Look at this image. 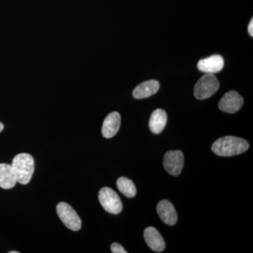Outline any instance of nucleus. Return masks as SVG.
Wrapping results in <instances>:
<instances>
[{"label": "nucleus", "mask_w": 253, "mask_h": 253, "mask_svg": "<svg viewBox=\"0 0 253 253\" xmlns=\"http://www.w3.org/2000/svg\"><path fill=\"white\" fill-rule=\"evenodd\" d=\"M111 251L113 253H126V251L125 250L121 245L118 244V243H113L111 245Z\"/></svg>", "instance_id": "obj_16"}, {"label": "nucleus", "mask_w": 253, "mask_h": 253, "mask_svg": "<svg viewBox=\"0 0 253 253\" xmlns=\"http://www.w3.org/2000/svg\"><path fill=\"white\" fill-rule=\"evenodd\" d=\"M56 212L60 219L68 229L74 231H78L81 229V217L69 204L64 202L59 203L56 206Z\"/></svg>", "instance_id": "obj_5"}, {"label": "nucleus", "mask_w": 253, "mask_h": 253, "mask_svg": "<svg viewBox=\"0 0 253 253\" xmlns=\"http://www.w3.org/2000/svg\"><path fill=\"white\" fill-rule=\"evenodd\" d=\"M17 183L12 167L6 163H0V187L12 189Z\"/></svg>", "instance_id": "obj_13"}, {"label": "nucleus", "mask_w": 253, "mask_h": 253, "mask_svg": "<svg viewBox=\"0 0 253 253\" xmlns=\"http://www.w3.org/2000/svg\"><path fill=\"white\" fill-rule=\"evenodd\" d=\"M11 166L17 182L21 184H27L30 182L35 170V161L31 155H16Z\"/></svg>", "instance_id": "obj_2"}, {"label": "nucleus", "mask_w": 253, "mask_h": 253, "mask_svg": "<svg viewBox=\"0 0 253 253\" xmlns=\"http://www.w3.org/2000/svg\"><path fill=\"white\" fill-rule=\"evenodd\" d=\"M117 186L118 190L126 197L133 198L136 196V186L130 179L120 177L117 181Z\"/></svg>", "instance_id": "obj_15"}, {"label": "nucleus", "mask_w": 253, "mask_h": 253, "mask_svg": "<svg viewBox=\"0 0 253 253\" xmlns=\"http://www.w3.org/2000/svg\"><path fill=\"white\" fill-rule=\"evenodd\" d=\"M167 113L163 109H157L151 114L149 128L154 134H160L167 124Z\"/></svg>", "instance_id": "obj_14"}, {"label": "nucleus", "mask_w": 253, "mask_h": 253, "mask_svg": "<svg viewBox=\"0 0 253 253\" xmlns=\"http://www.w3.org/2000/svg\"><path fill=\"white\" fill-rule=\"evenodd\" d=\"M184 154L181 151H169L163 159L165 169L172 176H179L184 168Z\"/></svg>", "instance_id": "obj_6"}, {"label": "nucleus", "mask_w": 253, "mask_h": 253, "mask_svg": "<svg viewBox=\"0 0 253 253\" xmlns=\"http://www.w3.org/2000/svg\"><path fill=\"white\" fill-rule=\"evenodd\" d=\"M249 33L251 37L253 36V19L251 20L249 26Z\"/></svg>", "instance_id": "obj_17"}, {"label": "nucleus", "mask_w": 253, "mask_h": 253, "mask_svg": "<svg viewBox=\"0 0 253 253\" xmlns=\"http://www.w3.org/2000/svg\"><path fill=\"white\" fill-rule=\"evenodd\" d=\"M121 115L118 112H112L105 118L102 126V134L105 138H112L117 134L121 126Z\"/></svg>", "instance_id": "obj_11"}, {"label": "nucleus", "mask_w": 253, "mask_h": 253, "mask_svg": "<svg viewBox=\"0 0 253 253\" xmlns=\"http://www.w3.org/2000/svg\"><path fill=\"white\" fill-rule=\"evenodd\" d=\"M224 61L222 56L215 54L206 59L200 60L198 63L199 71L205 73L214 74L219 72L224 67Z\"/></svg>", "instance_id": "obj_9"}, {"label": "nucleus", "mask_w": 253, "mask_h": 253, "mask_svg": "<svg viewBox=\"0 0 253 253\" xmlns=\"http://www.w3.org/2000/svg\"><path fill=\"white\" fill-rule=\"evenodd\" d=\"M157 212L161 220L168 225H174L177 221L175 208L168 200H163L158 203Z\"/></svg>", "instance_id": "obj_8"}, {"label": "nucleus", "mask_w": 253, "mask_h": 253, "mask_svg": "<svg viewBox=\"0 0 253 253\" xmlns=\"http://www.w3.org/2000/svg\"><path fill=\"white\" fill-rule=\"evenodd\" d=\"M3 129H4V125H3V123L0 122V132H1Z\"/></svg>", "instance_id": "obj_18"}, {"label": "nucleus", "mask_w": 253, "mask_h": 253, "mask_svg": "<svg viewBox=\"0 0 253 253\" xmlns=\"http://www.w3.org/2000/svg\"><path fill=\"white\" fill-rule=\"evenodd\" d=\"M244 104V99L236 91H229L223 96L219 102V108L223 112L235 113Z\"/></svg>", "instance_id": "obj_7"}, {"label": "nucleus", "mask_w": 253, "mask_h": 253, "mask_svg": "<svg viewBox=\"0 0 253 253\" xmlns=\"http://www.w3.org/2000/svg\"><path fill=\"white\" fill-rule=\"evenodd\" d=\"M9 253H19L18 251H10Z\"/></svg>", "instance_id": "obj_19"}, {"label": "nucleus", "mask_w": 253, "mask_h": 253, "mask_svg": "<svg viewBox=\"0 0 253 253\" xmlns=\"http://www.w3.org/2000/svg\"><path fill=\"white\" fill-rule=\"evenodd\" d=\"M219 87V83L216 76L214 74L206 73L195 85V97L200 100L208 99L215 94Z\"/></svg>", "instance_id": "obj_3"}, {"label": "nucleus", "mask_w": 253, "mask_h": 253, "mask_svg": "<svg viewBox=\"0 0 253 253\" xmlns=\"http://www.w3.org/2000/svg\"><path fill=\"white\" fill-rule=\"evenodd\" d=\"M100 204L105 211L113 214H118L123 210L122 201L116 191L109 187H104L99 192Z\"/></svg>", "instance_id": "obj_4"}, {"label": "nucleus", "mask_w": 253, "mask_h": 253, "mask_svg": "<svg viewBox=\"0 0 253 253\" xmlns=\"http://www.w3.org/2000/svg\"><path fill=\"white\" fill-rule=\"evenodd\" d=\"M144 236L145 241L150 249L155 252L161 253L166 248V243L156 228L149 226L144 230Z\"/></svg>", "instance_id": "obj_10"}, {"label": "nucleus", "mask_w": 253, "mask_h": 253, "mask_svg": "<svg viewBox=\"0 0 253 253\" xmlns=\"http://www.w3.org/2000/svg\"><path fill=\"white\" fill-rule=\"evenodd\" d=\"M249 144L242 138L226 136L219 138L213 143L212 151L214 154L222 157L236 156L246 152Z\"/></svg>", "instance_id": "obj_1"}, {"label": "nucleus", "mask_w": 253, "mask_h": 253, "mask_svg": "<svg viewBox=\"0 0 253 253\" xmlns=\"http://www.w3.org/2000/svg\"><path fill=\"white\" fill-rule=\"evenodd\" d=\"M159 88L160 84L157 81L151 80V81L144 82L134 89L133 96L135 99H145L156 94Z\"/></svg>", "instance_id": "obj_12"}]
</instances>
